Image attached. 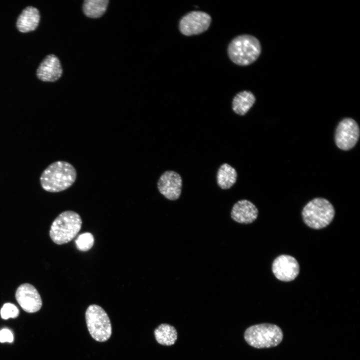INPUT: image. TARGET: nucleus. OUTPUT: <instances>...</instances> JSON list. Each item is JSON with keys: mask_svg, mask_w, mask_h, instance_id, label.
<instances>
[{"mask_svg": "<svg viewBox=\"0 0 360 360\" xmlns=\"http://www.w3.org/2000/svg\"><path fill=\"white\" fill-rule=\"evenodd\" d=\"M16 299L22 309L28 313H34L42 308V302L36 288L28 283L20 284L17 288Z\"/></svg>", "mask_w": 360, "mask_h": 360, "instance_id": "9", "label": "nucleus"}, {"mask_svg": "<svg viewBox=\"0 0 360 360\" xmlns=\"http://www.w3.org/2000/svg\"><path fill=\"white\" fill-rule=\"evenodd\" d=\"M82 224V218L77 212L72 210L64 211L52 222L50 236L57 244H66L76 237Z\"/></svg>", "mask_w": 360, "mask_h": 360, "instance_id": "2", "label": "nucleus"}, {"mask_svg": "<svg viewBox=\"0 0 360 360\" xmlns=\"http://www.w3.org/2000/svg\"><path fill=\"white\" fill-rule=\"evenodd\" d=\"M77 248L82 252L90 250L94 245V238L90 232H85L78 236L75 240Z\"/></svg>", "mask_w": 360, "mask_h": 360, "instance_id": "19", "label": "nucleus"}, {"mask_svg": "<svg viewBox=\"0 0 360 360\" xmlns=\"http://www.w3.org/2000/svg\"><path fill=\"white\" fill-rule=\"evenodd\" d=\"M1 318L4 320L9 318H15L20 314V310L14 304L10 302L4 304L0 311Z\"/></svg>", "mask_w": 360, "mask_h": 360, "instance_id": "20", "label": "nucleus"}, {"mask_svg": "<svg viewBox=\"0 0 360 360\" xmlns=\"http://www.w3.org/2000/svg\"><path fill=\"white\" fill-rule=\"evenodd\" d=\"M255 101L256 98L252 92L248 90L241 92L233 98L232 110L236 114L244 116L252 106Z\"/></svg>", "mask_w": 360, "mask_h": 360, "instance_id": "15", "label": "nucleus"}, {"mask_svg": "<svg viewBox=\"0 0 360 360\" xmlns=\"http://www.w3.org/2000/svg\"><path fill=\"white\" fill-rule=\"evenodd\" d=\"M302 214L304 222L308 226L318 230L327 226L332 222L335 210L328 200L316 198L304 206Z\"/></svg>", "mask_w": 360, "mask_h": 360, "instance_id": "4", "label": "nucleus"}, {"mask_svg": "<svg viewBox=\"0 0 360 360\" xmlns=\"http://www.w3.org/2000/svg\"><path fill=\"white\" fill-rule=\"evenodd\" d=\"M86 323L92 337L96 341L108 340L112 333L110 320L105 310L97 304H91L85 314Z\"/></svg>", "mask_w": 360, "mask_h": 360, "instance_id": "6", "label": "nucleus"}, {"mask_svg": "<svg viewBox=\"0 0 360 360\" xmlns=\"http://www.w3.org/2000/svg\"><path fill=\"white\" fill-rule=\"evenodd\" d=\"M272 271L276 278L283 282L294 280L300 272V266L296 259L290 255L278 256L272 264Z\"/></svg>", "mask_w": 360, "mask_h": 360, "instance_id": "10", "label": "nucleus"}, {"mask_svg": "<svg viewBox=\"0 0 360 360\" xmlns=\"http://www.w3.org/2000/svg\"><path fill=\"white\" fill-rule=\"evenodd\" d=\"M14 341V335L11 330L8 328H4L0 330V342H12Z\"/></svg>", "mask_w": 360, "mask_h": 360, "instance_id": "21", "label": "nucleus"}, {"mask_svg": "<svg viewBox=\"0 0 360 360\" xmlns=\"http://www.w3.org/2000/svg\"><path fill=\"white\" fill-rule=\"evenodd\" d=\"M108 3L107 0H86L82 6L83 12L89 18H100L106 10Z\"/></svg>", "mask_w": 360, "mask_h": 360, "instance_id": "18", "label": "nucleus"}, {"mask_svg": "<svg viewBox=\"0 0 360 360\" xmlns=\"http://www.w3.org/2000/svg\"><path fill=\"white\" fill-rule=\"evenodd\" d=\"M258 214V210L252 202L247 200H242L234 204L230 216L236 222L248 224L256 220Z\"/></svg>", "mask_w": 360, "mask_h": 360, "instance_id": "13", "label": "nucleus"}, {"mask_svg": "<svg viewBox=\"0 0 360 360\" xmlns=\"http://www.w3.org/2000/svg\"><path fill=\"white\" fill-rule=\"evenodd\" d=\"M237 176V172L234 168L228 164H223L217 172L218 185L222 190L229 189L236 182Z\"/></svg>", "mask_w": 360, "mask_h": 360, "instance_id": "16", "label": "nucleus"}, {"mask_svg": "<svg viewBox=\"0 0 360 360\" xmlns=\"http://www.w3.org/2000/svg\"><path fill=\"white\" fill-rule=\"evenodd\" d=\"M244 338L250 346L257 348H269L278 346L283 339V333L278 326L271 324H261L248 328Z\"/></svg>", "mask_w": 360, "mask_h": 360, "instance_id": "5", "label": "nucleus"}, {"mask_svg": "<svg viewBox=\"0 0 360 360\" xmlns=\"http://www.w3.org/2000/svg\"><path fill=\"white\" fill-rule=\"evenodd\" d=\"M154 334L157 342L164 346L174 344L177 339L176 328L168 324H162L154 330Z\"/></svg>", "mask_w": 360, "mask_h": 360, "instance_id": "17", "label": "nucleus"}, {"mask_svg": "<svg viewBox=\"0 0 360 360\" xmlns=\"http://www.w3.org/2000/svg\"><path fill=\"white\" fill-rule=\"evenodd\" d=\"M160 192L166 198L174 200L178 199L182 193V180L178 172L166 170L160 176L158 183Z\"/></svg>", "mask_w": 360, "mask_h": 360, "instance_id": "11", "label": "nucleus"}, {"mask_svg": "<svg viewBox=\"0 0 360 360\" xmlns=\"http://www.w3.org/2000/svg\"><path fill=\"white\" fill-rule=\"evenodd\" d=\"M228 52L233 62L240 66H247L258 58L261 52V46L254 36L242 34L232 40L228 45Z\"/></svg>", "mask_w": 360, "mask_h": 360, "instance_id": "3", "label": "nucleus"}, {"mask_svg": "<svg viewBox=\"0 0 360 360\" xmlns=\"http://www.w3.org/2000/svg\"><path fill=\"white\" fill-rule=\"evenodd\" d=\"M39 10L33 6H28L23 10L18 16L16 26L22 32H28L34 30L40 21Z\"/></svg>", "mask_w": 360, "mask_h": 360, "instance_id": "14", "label": "nucleus"}, {"mask_svg": "<svg viewBox=\"0 0 360 360\" xmlns=\"http://www.w3.org/2000/svg\"><path fill=\"white\" fill-rule=\"evenodd\" d=\"M62 69L58 58L54 54L47 56L36 70L38 79L47 82H54L62 76Z\"/></svg>", "mask_w": 360, "mask_h": 360, "instance_id": "12", "label": "nucleus"}, {"mask_svg": "<svg viewBox=\"0 0 360 360\" xmlns=\"http://www.w3.org/2000/svg\"><path fill=\"white\" fill-rule=\"evenodd\" d=\"M76 171L70 163L58 160L50 164L42 173L40 182L43 190L50 192L66 190L75 182Z\"/></svg>", "mask_w": 360, "mask_h": 360, "instance_id": "1", "label": "nucleus"}, {"mask_svg": "<svg viewBox=\"0 0 360 360\" xmlns=\"http://www.w3.org/2000/svg\"><path fill=\"white\" fill-rule=\"evenodd\" d=\"M360 132L359 126L354 119L344 118L336 130L334 140L336 146L344 150L352 149L359 139Z\"/></svg>", "mask_w": 360, "mask_h": 360, "instance_id": "7", "label": "nucleus"}, {"mask_svg": "<svg viewBox=\"0 0 360 360\" xmlns=\"http://www.w3.org/2000/svg\"><path fill=\"white\" fill-rule=\"evenodd\" d=\"M211 20L210 16L205 12H190L180 20V30L182 34L187 36L198 34L208 28Z\"/></svg>", "mask_w": 360, "mask_h": 360, "instance_id": "8", "label": "nucleus"}]
</instances>
